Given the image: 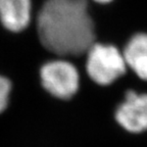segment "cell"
<instances>
[{"mask_svg": "<svg viewBox=\"0 0 147 147\" xmlns=\"http://www.w3.org/2000/svg\"><path fill=\"white\" fill-rule=\"evenodd\" d=\"M11 91V83L5 77L0 75V113L6 109Z\"/></svg>", "mask_w": 147, "mask_h": 147, "instance_id": "52a82bcc", "label": "cell"}, {"mask_svg": "<svg viewBox=\"0 0 147 147\" xmlns=\"http://www.w3.org/2000/svg\"><path fill=\"white\" fill-rule=\"evenodd\" d=\"M31 0H0V21L6 30L22 32L31 22Z\"/></svg>", "mask_w": 147, "mask_h": 147, "instance_id": "5b68a950", "label": "cell"}, {"mask_svg": "<svg viewBox=\"0 0 147 147\" xmlns=\"http://www.w3.org/2000/svg\"><path fill=\"white\" fill-rule=\"evenodd\" d=\"M86 54L87 75L97 85H110L126 73L124 55L115 46L94 42Z\"/></svg>", "mask_w": 147, "mask_h": 147, "instance_id": "7a4b0ae2", "label": "cell"}, {"mask_svg": "<svg viewBox=\"0 0 147 147\" xmlns=\"http://www.w3.org/2000/svg\"><path fill=\"white\" fill-rule=\"evenodd\" d=\"M43 88L55 98L69 99L80 87V75L77 67L65 59H54L44 63L40 69Z\"/></svg>", "mask_w": 147, "mask_h": 147, "instance_id": "3957f363", "label": "cell"}, {"mask_svg": "<svg viewBox=\"0 0 147 147\" xmlns=\"http://www.w3.org/2000/svg\"><path fill=\"white\" fill-rule=\"evenodd\" d=\"M115 121L130 133L147 130V94L128 91L123 103L115 110Z\"/></svg>", "mask_w": 147, "mask_h": 147, "instance_id": "277c9868", "label": "cell"}, {"mask_svg": "<svg viewBox=\"0 0 147 147\" xmlns=\"http://www.w3.org/2000/svg\"><path fill=\"white\" fill-rule=\"evenodd\" d=\"M95 2H98V3H101V4H106V3H109L111 2L113 0H94Z\"/></svg>", "mask_w": 147, "mask_h": 147, "instance_id": "ba28073f", "label": "cell"}, {"mask_svg": "<svg viewBox=\"0 0 147 147\" xmlns=\"http://www.w3.org/2000/svg\"><path fill=\"white\" fill-rule=\"evenodd\" d=\"M40 42L58 56H79L95 42L86 0H46L37 16Z\"/></svg>", "mask_w": 147, "mask_h": 147, "instance_id": "6da1fadb", "label": "cell"}, {"mask_svg": "<svg viewBox=\"0 0 147 147\" xmlns=\"http://www.w3.org/2000/svg\"><path fill=\"white\" fill-rule=\"evenodd\" d=\"M125 61L138 77L147 81V34L137 33L128 41L124 49Z\"/></svg>", "mask_w": 147, "mask_h": 147, "instance_id": "8992f818", "label": "cell"}]
</instances>
